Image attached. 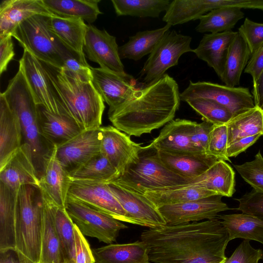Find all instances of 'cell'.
Masks as SVG:
<instances>
[{
    "mask_svg": "<svg viewBox=\"0 0 263 263\" xmlns=\"http://www.w3.org/2000/svg\"><path fill=\"white\" fill-rule=\"evenodd\" d=\"M39 263H42V262H39ZM61 263H72V262H68V261H64V262H61Z\"/></svg>",
    "mask_w": 263,
    "mask_h": 263,
    "instance_id": "680465c9",
    "label": "cell"
},
{
    "mask_svg": "<svg viewBox=\"0 0 263 263\" xmlns=\"http://www.w3.org/2000/svg\"><path fill=\"white\" fill-rule=\"evenodd\" d=\"M49 26L53 35L65 47L85 59L83 46L88 25L84 20L52 15Z\"/></svg>",
    "mask_w": 263,
    "mask_h": 263,
    "instance_id": "83f0119b",
    "label": "cell"
},
{
    "mask_svg": "<svg viewBox=\"0 0 263 263\" xmlns=\"http://www.w3.org/2000/svg\"><path fill=\"white\" fill-rule=\"evenodd\" d=\"M218 217L227 230L230 241L238 238L263 244L262 220L245 213L221 215Z\"/></svg>",
    "mask_w": 263,
    "mask_h": 263,
    "instance_id": "836d02e7",
    "label": "cell"
},
{
    "mask_svg": "<svg viewBox=\"0 0 263 263\" xmlns=\"http://www.w3.org/2000/svg\"><path fill=\"white\" fill-rule=\"evenodd\" d=\"M252 95L255 106L263 111V70L257 81L253 84Z\"/></svg>",
    "mask_w": 263,
    "mask_h": 263,
    "instance_id": "9f6ffc18",
    "label": "cell"
},
{
    "mask_svg": "<svg viewBox=\"0 0 263 263\" xmlns=\"http://www.w3.org/2000/svg\"><path fill=\"white\" fill-rule=\"evenodd\" d=\"M0 183L14 190L24 185H39L31 153L25 144H23L0 168Z\"/></svg>",
    "mask_w": 263,
    "mask_h": 263,
    "instance_id": "ffe728a7",
    "label": "cell"
},
{
    "mask_svg": "<svg viewBox=\"0 0 263 263\" xmlns=\"http://www.w3.org/2000/svg\"><path fill=\"white\" fill-rule=\"evenodd\" d=\"M92 83L104 102L113 108L129 99L137 89L136 80L127 73L91 67Z\"/></svg>",
    "mask_w": 263,
    "mask_h": 263,
    "instance_id": "ac0fdd59",
    "label": "cell"
},
{
    "mask_svg": "<svg viewBox=\"0 0 263 263\" xmlns=\"http://www.w3.org/2000/svg\"><path fill=\"white\" fill-rule=\"evenodd\" d=\"M238 33L246 43L251 55L263 45V23L246 18Z\"/></svg>",
    "mask_w": 263,
    "mask_h": 263,
    "instance_id": "7dc6e473",
    "label": "cell"
},
{
    "mask_svg": "<svg viewBox=\"0 0 263 263\" xmlns=\"http://www.w3.org/2000/svg\"><path fill=\"white\" fill-rule=\"evenodd\" d=\"M39 116L42 134L53 146L62 145L84 131L73 119L65 114L52 113L39 106Z\"/></svg>",
    "mask_w": 263,
    "mask_h": 263,
    "instance_id": "484cf974",
    "label": "cell"
},
{
    "mask_svg": "<svg viewBox=\"0 0 263 263\" xmlns=\"http://www.w3.org/2000/svg\"><path fill=\"white\" fill-rule=\"evenodd\" d=\"M140 238L154 263H224L230 241L217 218L149 229Z\"/></svg>",
    "mask_w": 263,
    "mask_h": 263,
    "instance_id": "6da1fadb",
    "label": "cell"
},
{
    "mask_svg": "<svg viewBox=\"0 0 263 263\" xmlns=\"http://www.w3.org/2000/svg\"><path fill=\"white\" fill-rule=\"evenodd\" d=\"M74 263H96L95 257L85 236L74 224Z\"/></svg>",
    "mask_w": 263,
    "mask_h": 263,
    "instance_id": "816d5d0a",
    "label": "cell"
},
{
    "mask_svg": "<svg viewBox=\"0 0 263 263\" xmlns=\"http://www.w3.org/2000/svg\"><path fill=\"white\" fill-rule=\"evenodd\" d=\"M65 209L84 236L107 244L116 241L120 231L127 228L110 215L69 197Z\"/></svg>",
    "mask_w": 263,
    "mask_h": 263,
    "instance_id": "ba28073f",
    "label": "cell"
},
{
    "mask_svg": "<svg viewBox=\"0 0 263 263\" xmlns=\"http://www.w3.org/2000/svg\"><path fill=\"white\" fill-rule=\"evenodd\" d=\"M92 250L96 263H150L147 247L141 240L110 243Z\"/></svg>",
    "mask_w": 263,
    "mask_h": 263,
    "instance_id": "f1b7e54d",
    "label": "cell"
},
{
    "mask_svg": "<svg viewBox=\"0 0 263 263\" xmlns=\"http://www.w3.org/2000/svg\"><path fill=\"white\" fill-rule=\"evenodd\" d=\"M235 185V172L226 161L220 160L199 176L189 183L165 189L170 190L186 187L205 189L225 197H232Z\"/></svg>",
    "mask_w": 263,
    "mask_h": 263,
    "instance_id": "d4e9b609",
    "label": "cell"
},
{
    "mask_svg": "<svg viewBox=\"0 0 263 263\" xmlns=\"http://www.w3.org/2000/svg\"><path fill=\"white\" fill-rule=\"evenodd\" d=\"M212 100L229 109L233 117L255 107L249 88L230 87L210 82L190 81L188 87L180 93L183 101L194 98Z\"/></svg>",
    "mask_w": 263,
    "mask_h": 263,
    "instance_id": "30bf717a",
    "label": "cell"
},
{
    "mask_svg": "<svg viewBox=\"0 0 263 263\" xmlns=\"http://www.w3.org/2000/svg\"><path fill=\"white\" fill-rule=\"evenodd\" d=\"M263 70V45L251 55L245 72L250 74L254 84Z\"/></svg>",
    "mask_w": 263,
    "mask_h": 263,
    "instance_id": "db71d44e",
    "label": "cell"
},
{
    "mask_svg": "<svg viewBox=\"0 0 263 263\" xmlns=\"http://www.w3.org/2000/svg\"><path fill=\"white\" fill-rule=\"evenodd\" d=\"M251 56L248 45L237 33L229 47L224 71L221 79L226 85L236 87L239 84L241 74Z\"/></svg>",
    "mask_w": 263,
    "mask_h": 263,
    "instance_id": "d590c367",
    "label": "cell"
},
{
    "mask_svg": "<svg viewBox=\"0 0 263 263\" xmlns=\"http://www.w3.org/2000/svg\"><path fill=\"white\" fill-rule=\"evenodd\" d=\"M54 221L65 261L74 263V224L65 209L57 206L55 208Z\"/></svg>",
    "mask_w": 263,
    "mask_h": 263,
    "instance_id": "b9f144b4",
    "label": "cell"
},
{
    "mask_svg": "<svg viewBox=\"0 0 263 263\" xmlns=\"http://www.w3.org/2000/svg\"><path fill=\"white\" fill-rule=\"evenodd\" d=\"M192 180L178 175L166 167L159 158L156 150L146 153L143 149L138 161L129 165L113 182L143 194L146 190L165 189L184 185Z\"/></svg>",
    "mask_w": 263,
    "mask_h": 263,
    "instance_id": "8992f818",
    "label": "cell"
},
{
    "mask_svg": "<svg viewBox=\"0 0 263 263\" xmlns=\"http://www.w3.org/2000/svg\"><path fill=\"white\" fill-rule=\"evenodd\" d=\"M56 152L55 146L45 162L39 186L46 200L55 206L65 208L72 181L58 160Z\"/></svg>",
    "mask_w": 263,
    "mask_h": 263,
    "instance_id": "d6986e66",
    "label": "cell"
},
{
    "mask_svg": "<svg viewBox=\"0 0 263 263\" xmlns=\"http://www.w3.org/2000/svg\"><path fill=\"white\" fill-rule=\"evenodd\" d=\"M213 126L212 123L205 120L200 123L195 122L190 139L193 147L198 153L208 154V143Z\"/></svg>",
    "mask_w": 263,
    "mask_h": 263,
    "instance_id": "f907efd6",
    "label": "cell"
},
{
    "mask_svg": "<svg viewBox=\"0 0 263 263\" xmlns=\"http://www.w3.org/2000/svg\"><path fill=\"white\" fill-rule=\"evenodd\" d=\"M235 199L239 202L238 210L263 221V193L253 189L241 198Z\"/></svg>",
    "mask_w": 263,
    "mask_h": 263,
    "instance_id": "c3c4849f",
    "label": "cell"
},
{
    "mask_svg": "<svg viewBox=\"0 0 263 263\" xmlns=\"http://www.w3.org/2000/svg\"><path fill=\"white\" fill-rule=\"evenodd\" d=\"M242 179L256 191L263 193V157L260 151L254 159L242 164L234 165Z\"/></svg>",
    "mask_w": 263,
    "mask_h": 263,
    "instance_id": "f6af8a7d",
    "label": "cell"
},
{
    "mask_svg": "<svg viewBox=\"0 0 263 263\" xmlns=\"http://www.w3.org/2000/svg\"><path fill=\"white\" fill-rule=\"evenodd\" d=\"M143 194L157 208L181 203L218 195L215 192L194 187L170 190H146Z\"/></svg>",
    "mask_w": 263,
    "mask_h": 263,
    "instance_id": "ab89813d",
    "label": "cell"
},
{
    "mask_svg": "<svg viewBox=\"0 0 263 263\" xmlns=\"http://www.w3.org/2000/svg\"><path fill=\"white\" fill-rule=\"evenodd\" d=\"M44 209L39 262H63L65 261L54 221L55 206L44 198Z\"/></svg>",
    "mask_w": 263,
    "mask_h": 263,
    "instance_id": "4dcf8cb0",
    "label": "cell"
},
{
    "mask_svg": "<svg viewBox=\"0 0 263 263\" xmlns=\"http://www.w3.org/2000/svg\"><path fill=\"white\" fill-rule=\"evenodd\" d=\"M108 186L132 224L149 229L158 228L167 224L158 208L143 194L114 182L108 183Z\"/></svg>",
    "mask_w": 263,
    "mask_h": 263,
    "instance_id": "5bb4252c",
    "label": "cell"
},
{
    "mask_svg": "<svg viewBox=\"0 0 263 263\" xmlns=\"http://www.w3.org/2000/svg\"><path fill=\"white\" fill-rule=\"evenodd\" d=\"M83 51L87 58L98 64L100 68L116 73H125L119 56L116 38L105 30L88 25Z\"/></svg>",
    "mask_w": 263,
    "mask_h": 263,
    "instance_id": "e0dca14e",
    "label": "cell"
},
{
    "mask_svg": "<svg viewBox=\"0 0 263 263\" xmlns=\"http://www.w3.org/2000/svg\"><path fill=\"white\" fill-rule=\"evenodd\" d=\"M243 16L244 13L239 8H216L202 16L195 29L199 33H210L231 31Z\"/></svg>",
    "mask_w": 263,
    "mask_h": 263,
    "instance_id": "8d00e7d4",
    "label": "cell"
},
{
    "mask_svg": "<svg viewBox=\"0 0 263 263\" xmlns=\"http://www.w3.org/2000/svg\"><path fill=\"white\" fill-rule=\"evenodd\" d=\"M195 122L186 119L172 120L164 125L159 136L149 144L143 147V149L173 153H198L193 147L190 139Z\"/></svg>",
    "mask_w": 263,
    "mask_h": 263,
    "instance_id": "44dd1931",
    "label": "cell"
},
{
    "mask_svg": "<svg viewBox=\"0 0 263 263\" xmlns=\"http://www.w3.org/2000/svg\"><path fill=\"white\" fill-rule=\"evenodd\" d=\"M50 16L33 15L20 24L11 35L24 49L39 61L61 69L63 64L61 58L62 44L50 29Z\"/></svg>",
    "mask_w": 263,
    "mask_h": 263,
    "instance_id": "52a82bcc",
    "label": "cell"
},
{
    "mask_svg": "<svg viewBox=\"0 0 263 263\" xmlns=\"http://www.w3.org/2000/svg\"><path fill=\"white\" fill-rule=\"evenodd\" d=\"M101 154L122 175L130 164L136 163L143 147L114 126L100 127Z\"/></svg>",
    "mask_w": 263,
    "mask_h": 263,
    "instance_id": "2e32d148",
    "label": "cell"
},
{
    "mask_svg": "<svg viewBox=\"0 0 263 263\" xmlns=\"http://www.w3.org/2000/svg\"><path fill=\"white\" fill-rule=\"evenodd\" d=\"M71 181L109 183L120 174L102 154L94 157L83 166L69 174Z\"/></svg>",
    "mask_w": 263,
    "mask_h": 263,
    "instance_id": "f35d334b",
    "label": "cell"
},
{
    "mask_svg": "<svg viewBox=\"0 0 263 263\" xmlns=\"http://www.w3.org/2000/svg\"><path fill=\"white\" fill-rule=\"evenodd\" d=\"M215 195L181 203L162 205L158 209L167 224L176 225L217 218L221 212L230 210L221 199Z\"/></svg>",
    "mask_w": 263,
    "mask_h": 263,
    "instance_id": "7c38bea8",
    "label": "cell"
},
{
    "mask_svg": "<svg viewBox=\"0 0 263 263\" xmlns=\"http://www.w3.org/2000/svg\"><path fill=\"white\" fill-rule=\"evenodd\" d=\"M15 55L12 36L11 34L0 37V74L5 72L9 62Z\"/></svg>",
    "mask_w": 263,
    "mask_h": 263,
    "instance_id": "f5cc1de1",
    "label": "cell"
},
{
    "mask_svg": "<svg viewBox=\"0 0 263 263\" xmlns=\"http://www.w3.org/2000/svg\"><path fill=\"white\" fill-rule=\"evenodd\" d=\"M261 135L260 134L241 138L228 145L227 156L236 157L252 145Z\"/></svg>",
    "mask_w": 263,
    "mask_h": 263,
    "instance_id": "11a10c76",
    "label": "cell"
},
{
    "mask_svg": "<svg viewBox=\"0 0 263 263\" xmlns=\"http://www.w3.org/2000/svg\"><path fill=\"white\" fill-rule=\"evenodd\" d=\"M170 0H111L118 16L158 17L167 9Z\"/></svg>",
    "mask_w": 263,
    "mask_h": 263,
    "instance_id": "60d3db41",
    "label": "cell"
},
{
    "mask_svg": "<svg viewBox=\"0 0 263 263\" xmlns=\"http://www.w3.org/2000/svg\"><path fill=\"white\" fill-rule=\"evenodd\" d=\"M19 120L8 105L3 92L0 94V168L23 144Z\"/></svg>",
    "mask_w": 263,
    "mask_h": 263,
    "instance_id": "4316f807",
    "label": "cell"
},
{
    "mask_svg": "<svg viewBox=\"0 0 263 263\" xmlns=\"http://www.w3.org/2000/svg\"><path fill=\"white\" fill-rule=\"evenodd\" d=\"M61 58L63 64L61 69L66 73L82 81H91V67L88 65L86 59L68 49L62 44Z\"/></svg>",
    "mask_w": 263,
    "mask_h": 263,
    "instance_id": "ee69618b",
    "label": "cell"
},
{
    "mask_svg": "<svg viewBox=\"0 0 263 263\" xmlns=\"http://www.w3.org/2000/svg\"><path fill=\"white\" fill-rule=\"evenodd\" d=\"M101 140L100 127L84 130L67 142L57 146V158L70 174L101 153Z\"/></svg>",
    "mask_w": 263,
    "mask_h": 263,
    "instance_id": "9a60e30c",
    "label": "cell"
},
{
    "mask_svg": "<svg viewBox=\"0 0 263 263\" xmlns=\"http://www.w3.org/2000/svg\"><path fill=\"white\" fill-rule=\"evenodd\" d=\"M44 201L39 186L24 185L17 193L15 251L23 263H39Z\"/></svg>",
    "mask_w": 263,
    "mask_h": 263,
    "instance_id": "5b68a950",
    "label": "cell"
},
{
    "mask_svg": "<svg viewBox=\"0 0 263 263\" xmlns=\"http://www.w3.org/2000/svg\"><path fill=\"white\" fill-rule=\"evenodd\" d=\"M68 197L105 213L123 222L132 223L127 213L104 182L72 181Z\"/></svg>",
    "mask_w": 263,
    "mask_h": 263,
    "instance_id": "4fadbf2b",
    "label": "cell"
},
{
    "mask_svg": "<svg viewBox=\"0 0 263 263\" xmlns=\"http://www.w3.org/2000/svg\"><path fill=\"white\" fill-rule=\"evenodd\" d=\"M100 0H42L53 15L62 17L81 18L88 23H93L102 13Z\"/></svg>",
    "mask_w": 263,
    "mask_h": 263,
    "instance_id": "d6a6232c",
    "label": "cell"
},
{
    "mask_svg": "<svg viewBox=\"0 0 263 263\" xmlns=\"http://www.w3.org/2000/svg\"><path fill=\"white\" fill-rule=\"evenodd\" d=\"M18 68L22 71L37 105L52 113L66 114L58 100L43 62L24 49Z\"/></svg>",
    "mask_w": 263,
    "mask_h": 263,
    "instance_id": "8fae6325",
    "label": "cell"
},
{
    "mask_svg": "<svg viewBox=\"0 0 263 263\" xmlns=\"http://www.w3.org/2000/svg\"><path fill=\"white\" fill-rule=\"evenodd\" d=\"M17 191L0 183V251L15 250Z\"/></svg>",
    "mask_w": 263,
    "mask_h": 263,
    "instance_id": "f546056e",
    "label": "cell"
},
{
    "mask_svg": "<svg viewBox=\"0 0 263 263\" xmlns=\"http://www.w3.org/2000/svg\"><path fill=\"white\" fill-rule=\"evenodd\" d=\"M171 26L167 24L164 27L151 30L139 31L130 36L128 41L119 47L121 59H127L134 61L141 59L151 53Z\"/></svg>",
    "mask_w": 263,
    "mask_h": 263,
    "instance_id": "e575fe53",
    "label": "cell"
},
{
    "mask_svg": "<svg viewBox=\"0 0 263 263\" xmlns=\"http://www.w3.org/2000/svg\"><path fill=\"white\" fill-rule=\"evenodd\" d=\"M176 81L167 74L137 88L118 106L109 108L108 117L114 127L129 136L140 137L174 119L180 103Z\"/></svg>",
    "mask_w": 263,
    "mask_h": 263,
    "instance_id": "7a4b0ae2",
    "label": "cell"
},
{
    "mask_svg": "<svg viewBox=\"0 0 263 263\" xmlns=\"http://www.w3.org/2000/svg\"><path fill=\"white\" fill-rule=\"evenodd\" d=\"M185 102L202 117L203 120L213 125L227 124L233 117L229 109L211 99L198 98Z\"/></svg>",
    "mask_w": 263,
    "mask_h": 263,
    "instance_id": "7bdbcfd3",
    "label": "cell"
},
{
    "mask_svg": "<svg viewBox=\"0 0 263 263\" xmlns=\"http://www.w3.org/2000/svg\"><path fill=\"white\" fill-rule=\"evenodd\" d=\"M44 64L65 113L84 130L100 127L104 102L92 82L78 80L61 69Z\"/></svg>",
    "mask_w": 263,
    "mask_h": 263,
    "instance_id": "3957f363",
    "label": "cell"
},
{
    "mask_svg": "<svg viewBox=\"0 0 263 263\" xmlns=\"http://www.w3.org/2000/svg\"><path fill=\"white\" fill-rule=\"evenodd\" d=\"M192 37L168 31L150 53L141 71L146 85L162 77L170 68L178 65L184 53L193 52L190 45Z\"/></svg>",
    "mask_w": 263,
    "mask_h": 263,
    "instance_id": "9c48e42d",
    "label": "cell"
},
{
    "mask_svg": "<svg viewBox=\"0 0 263 263\" xmlns=\"http://www.w3.org/2000/svg\"><path fill=\"white\" fill-rule=\"evenodd\" d=\"M232 30L205 34L193 52L199 59L213 68L221 79L222 77L229 47L237 34Z\"/></svg>",
    "mask_w": 263,
    "mask_h": 263,
    "instance_id": "7402d4cb",
    "label": "cell"
},
{
    "mask_svg": "<svg viewBox=\"0 0 263 263\" xmlns=\"http://www.w3.org/2000/svg\"><path fill=\"white\" fill-rule=\"evenodd\" d=\"M0 263H23L15 250L0 251Z\"/></svg>",
    "mask_w": 263,
    "mask_h": 263,
    "instance_id": "6f0895ef",
    "label": "cell"
},
{
    "mask_svg": "<svg viewBox=\"0 0 263 263\" xmlns=\"http://www.w3.org/2000/svg\"><path fill=\"white\" fill-rule=\"evenodd\" d=\"M228 140L227 124L213 125L209 137L208 154L220 160L230 162L227 156Z\"/></svg>",
    "mask_w": 263,
    "mask_h": 263,
    "instance_id": "bcb514c9",
    "label": "cell"
},
{
    "mask_svg": "<svg viewBox=\"0 0 263 263\" xmlns=\"http://www.w3.org/2000/svg\"><path fill=\"white\" fill-rule=\"evenodd\" d=\"M8 105L17 116L22 128L23 142L28 148L39 178L45 162L55 146L45 138L41 130L39 106L35 103L20 69L3 92Z\"/></svg>",
    "mask_w": 263,
    "mask_h": 263,
    "instance_id": "277c9868",
    "label": "cell"
},
{
    "mask_svg": "<svg viewBox=\"0 0 263 263\" xmlns=\"http://www.w3.org/2000/svg\"><path fill=\"white\" fill-rule=\"evenodd\" d=\"M157 155L169 170L182 177L194 179L208 170L219 158L199 153H173L156 151Z\"/></svg>",
    "mask_w": 263,
    "mask_h": 263,
    "instance_id": "603a6c76",
    "label": "cell"
},
{
    "mask_svg": "<svg viewBox=\"0 0 263 263\" xmlns=\"http://www.w3.org/2000/svg\"><path fill=\"white\" fill-rule=\"evenodd\" d=\"M54 15L42 0H4L0 5V37L11 34L15 28L36 15Z\"/></svg>",
    "mask_w": 263,
    "mask_h": 263,
    "instance_id": "cb8c5ba5",
    "label": "cell"
},
{
    "mask_svg": "<svg viewBox=\"0 0 263 263\" xmlns=\"http://www.w3.org/2000/svg\"><path fill=\"white\" fill-rule=\"evenodd\" d=\"M216 8V0H174L171 1L162 18L171 26L198 20Z\"/></svg>",
    "mask_w": 263,
    "mask_h": 263,
    "instance_id": "1f68e13d",
    "label": "cell"
},
{
    "mask_svg": "<svg viewBox=\"0 0 263 263\" xmlns=\"http://www.w3.org/2000/svg\"><path fill=\"white\" fill-rule=\"evenodd\" d=\"M263 259V251L252 247L249 240H244L224 263H258Z\"/></svg>",
    "mask_w": 263,
    "mask_h": 263,
    "instance_id": "681fc988",
    "label": "cell"
},
{
    "mask_svg": "<svg viewBox=\"0 0 263 263\" xmlns=\"http://www.w3.org/2000/svg\"><path fill=\"white\" fill-rule=\"evenodd\" d=\"M228 145L242 138L263 135V111L255 107L232 119L227 124Z\"/></svg>",
    "mask_w": 263,
    "mask_h": 263,
    "instance_id": "74e56055",
    "label": "cell"
}]
</instances>
